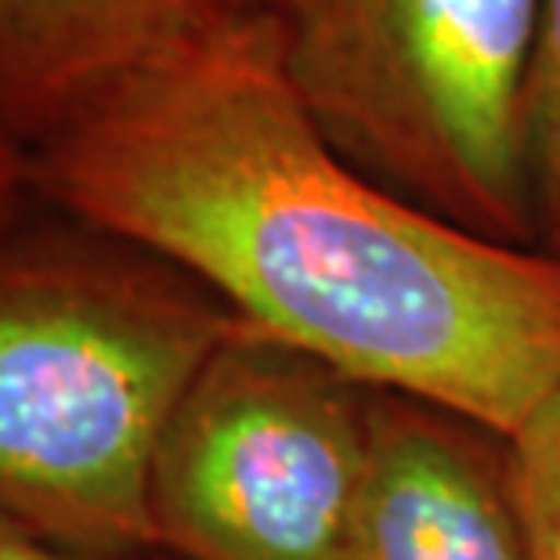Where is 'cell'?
Wrapping results in <instances>:
<instances>
[{"label":"cell","instance_id":"obj_1","mask_svg":"<svg viewBox=\"0 0 560 560\" xmlns=\"http://www.w3.org/2000/svg\"><path fill=\"white\" fill-rule=\"evenodd\" d=\"M30 188L376 395L510 438L560 390V257L481 240L340 156L268 8L83 105L30 149Z\"/></svg>","mask_w":560,"mask_h":560},{"label":"cell","instance_id":"obj_2","mask_svg":"<svg viewBox=\"0 0 560 560\" xmlns=\"http://www.w3.org/2000/svg\"><path fill=\"white\" fill-rule=\"evenodd\" d=\"M240 322L83 224L0 232V514L98 557H152L149 470Z\"/></svg>","mask_w":560,"mask_h":560},{"label":"cell","instance_id":"obj_3","mask_svg":"<svg viewBox=\"0 0 560 560\" xmlns=\"http://www.w3.org/2000/svg\"><path fill=\"white\" fill-rule=\"evenodd\" d=\"M304 109L362 174L481 240L535 246L524 98L539 0H276Z\"/></svg>","mask_w":560,"mask_h":560},{"label":"cell","instance_id":"obj_4","mask_svg":"<svg viewBox=\"0 0 560 560\" xmlns=\"http://www.w3.org/2000/svg\"><path fill=\"white\" fill-rule=\"evenodd\" d=\"M373 395L240 326L160 434L145 495L152 557L340 560L369 470Z\"/></svg>","mask_w":560,"mask_h":560},{"label":"cell","instance_id":"obj_5","mask_svg":"<svg viewBox=\"0 0 560 560\" xmlns=\"http://www.w3.org/2000/svg\"><path fill=\"white\" fill-rule=\"evenodd\" d=\"M340 560H532L506 438L373 395L369 470Z\"/></svg>","mask_w":560,"mask_h":560},{"label":"cell","instance_id":"obj_6","mask_svg":"<svg viewBox=\"0 0 560 560\" xmlns=\"http://www.w3.org/2000/svg\"><path fill=\"white\" fill-rule=\"evenodd\" d=\"M276 0H0V127L47 135L166 47Z\"/></svg>","mask_w":560,"mask_h":560},{"label":"cell","instance_id":"obj_7","mask_svg":"<svg viewBox=\"0 0 560 560\" xmlns=\"http://www.w3.org/2000/svg\"><path fill=\"white\" fill-rule=\"evenodd\" d=\"M524 149L539 249L560 257V0H539L524 98Z\"/></svg>","mask_w":560,"mask_h":560},{"label":"cell","instance_id":"obj_8","mask_svg":"<svg viewBox=\"0 0 560 560\" xmlns=\"http://www.w3.org/2000/svg\"><path fill=\"white\" fill-rule=\"evenodd\" d=\"M510 478L532 560H560V390L506 438Z\"/></svg>","mask_w":560,"mask_h":560},{"label":"cell","instance_id":"obj_9","mask_svg":"<svg viewBox=\"0 0 560 560\" xmlns=\"http://www.w3.org/2000/svg\"><path fill=\"white\" fill-rule=\"evenodd\" d=\"M0 560H124V557L83 553L77 546H66L51 539V535L30 528V524L0 514ZM135 560H149V557H135Z\"/></svg>","mask_w":560,"mask_h":560},{"label":"cell","instance_id":"obj_10","mask_svg":"<svg viewBox=\"0 0 560 560\" xmlns=\"http://www.w3.org/2000/svg\"><path fill=\"white\" fill-rule=\"evenodd\" d=\"M33 196L30 188V149L0 127V232L19 221V207Z\"/></svg>","mask_w":560,"mask_h":560},{"label":"cell","instance_id":"obj_11","mask_svg":"<svg viewBox=\"0 0 560 560\" xmlns=\"http://www.w3.org/2000/svg\"><path fill=\"white\" fill-rule=\"evenodd\" d=\"M149 560H163V557H149Z\"/></svg>","mask_w":560,"mask_h":560}]
</instances>
